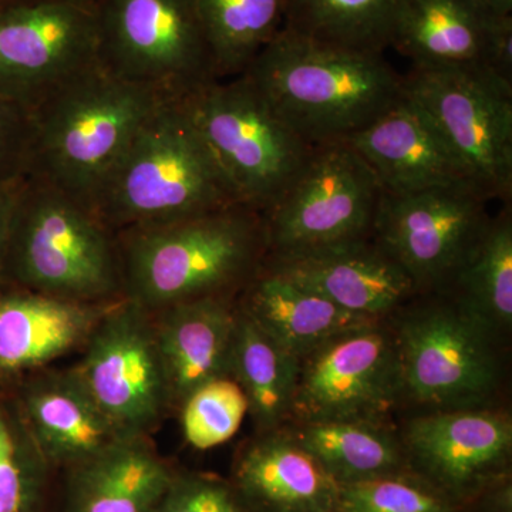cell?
Instances as JSON below:
<instances>
[{"label":"cell","mask_w":512,"mask_h":512,"mask_svg":"<svg viewBox=\"0 0 512 512\" xmlns=\"http://www.w3.org/2000/svg\"><path fill=\"white\" fill-rule=\"evenodd\" d=\"M309 146L346 141L406 96L384 53L315 42L281 29L244 73Z\"/></svg>","instance_id":"6da1fadb"},{"label":"cell","mask_w":512,"mask_h":512,"mask_svg":"<svg viewBox=\"0 0 512 512\" xmlns=\"http://www.w3.org/2000/svg\"><path fill=\"white\" fill-rule=\"evenodd\" d=\"M165 99L100 62L87 67L30 110L29 177L93 210L138 130Z\"/></svg>","instance_id":"7a4b0ae2"},{"label":"cell","mask_w":512,"mask_h":512,"mask_svg":"<svg viewBox=\"0 0 512 512\" xmlns=\"http://www.w3.org/2000/svg\"><path fill=\"white\" fill-rule=\"evenodd\" d=\"M116 237L124 299L148 313L221 296L248 282L266 258L264 214L244 205Z\"/></svg>","instance_id":"3957f363"},{"label":"cell","mask_w":512,"mask_h":512,"mask_svg":"<svg viewBox=\"0 0 512 512\" xmlns=\"http://www.w3.org/2000/svg\"><path fill=\"white\" fill-rule=\"evenodd\" d=\"M241 205L183 104L165 99L138 130L93 211L114 234Z\"/></svg>","instance_id":"277c9868"},{"label":"cell","mask_w":512,"mask_h":512,"mask_svg":"<svg viewBox=\"0 0 512 512\" xmlns=\"http://www.w3.org/2000/svg\"><path fill=\"white\" fill-rule=\"evenodd\" d=\"M6 282L69 301L123 295L119 244L96 212L42 181L20 187Z\"/></svg>","instance_id":"5b68a950"},{"label":"cell","mask_w":512,"mask_h":512,"mask_svg":"<svg viewBox=\"0 0 512 512\" xmlns=\"http://www.w3.org/2000/svg\"><path fill=\"white\" fill-rule=\"evenodd\" d=\"M178 100L244 207L271 210L311 156L313 147L245 74L212 80Z\"/></svg>","instance_id":"8992f818"},{"label":"cell","mask_w":512,"mask_h":512,"mask_svg":"<svg viewBox=\"0 0 512 512\" xmlns=\"http://www.w3.org/2000/svg\"><path fill=\"white\" fill-rule=\"evenodd\" d=\"M404 87L463 164L474 190L510 204L512 83L481 67H412Z\"/></svg>","instance_id":"52a82bcc"},{"label":"cell","mask_w":512,"mask_h":512,"mask_svg":"<svg viewBox=\"0 0 512 512\" xmlns=\"http://www.w3.org/2000/svg\"><path fill=\"white\" fill-rule=\"evenodd\" d=\"M99 62L181 99L217 80L195 0H96Z\"/></svg>","instance_id":"ba28073f"},{"label":"cell","mask_w":512,"mask_h":512,"mask_svg":"<svg viewBox=\"0 0 512 512\" xmlns=\"http://www.w3.org/2000/svg\"><path fill=\"white\" fill-rule=\"evenodd\" d=\"M380 185L348 141L320 144L264 214L266 256L301 254L372 237Z\"/></svg>","instance_id":"9c48e42d"},{"label":"cell","mask_w":512,"mask_h":512,"mask_svg":"<svg viewBox=\"0 0 512 512\" xmlns=\"http://www.w3.org/2000/svg\"><path fill=\"white\" fill-rule=\"evenodd\" d=\"M473 188L380 195L372 238L410 276L417 292L448 286L491 218Z\"/></svg>","instance_id":"30bf717a"},{"label":"cell","mask_w":512,"mask_h":512,"mask_svg":"<svg viewBox=\"0 0 512 512\" xmlns=\"http://www.w3.org/2000/svg\"><path fill=\"white\" fill-rule=\"evenodd\" d=\"M73 373L126 437H146L171 403L151 313L113 303L84 343Z\"/></svg>","instance_id":"8fae6325"},{"label":"cell","mask_w":512,"mask_h":512,"mask_svg":"<svg viewBox=\"0 0 512 512\" xmlns=\"http://www.w3.org/2000/svg\"><path fill=\"white\" fill-rule=\"evenodd\" d=\"M488 335L458 306H426L407 316L394 336L402 396L443 410L483 404L497 384Z\"/></svg>","instance_id":"7c38bea8"},{"label":"cell","mask_w":512,"mask_h":512,"mask_svg":"<svg viewBox=\"0 0 512 512\" xmlns=\"http://www.w3.org/2000/svg\"><path fill=\"white\" fill-rule=\"evenodd\" d=\"M99 62L96 0H43L0 13V96L29 111Z\"/></svg>","instance_id":"4fadbf2b"},{"label":"cell","mask_w":512,"mask_h":512,"mask_svg":"<svg viewBox=\"0 0 512 512\" xmlns=\"http://www.w3.org/2000/svg\"><path fill=\"white\" fill-rule=\"evenodd\" d=\"M400 396L394 336L377 320L301 359L292 414L301 423L379 421Z\"/></svg>","instance_id":"5bb4252c"},{"label":"cell","mask_w":512,"mask_h":512,"mask_svg":"<svg viewBox=\"0 0 512 512\" xmlns=\"http://www.w3.org/2000/svg\"><path fill=\"white\" fill-rule=\"evenodd\" d=\"M390 49L416 69L481 67L512 83V16L474 0H404Z\"/></svg>","instance_id":"9a60e30c"},{"label":"cell","mask_w":512,"mask_h":512,"mask_svg":"<svg viewBox=\"0 0 512 512\" xmlns=\"http://www.w3.org/2000/svg\"><path fill=\"white\" fill-rule=\"evenodd\" d=\"M414 466L447 493L480 487L507 464L512 423L503 413L453 409L410 421L404 433Z\"/></svg>","instance_id":"2e32d148"},{"label":"cell","mask_w":512,"mask_h":512,"mask_svg":"<svg viewBox=\"0 0 512 512\" xmlns=\"http://www.w3.org/2000/svg\"><path fill=\"white\" fill-rule=\"evenodd\" d=\"M262 265L369 319L383 318L417 292L402 266L372 237L301 254L266 256Z\"/></svg>","instance_id":"e0dca14e"},{"label":"cell","mask_w":512,"mask_h":512,"mask_svg":"<svg viewBox=\"0 0 512 512\" xmlns=\"http://www.w3.org/2000/svg\"><path fill=\"white\" fill-rule=\"evenodd\" d=\"M346 141L372 168L384 194L406 195L454 187L474 190L463 164L407 94Z\"/></svg>","instance_id":"ac0fdd59"},{"label":"cell","mask_w":512,"mask_h":512,"mask_svg":"<svg viewBox=\"0 0 512 512\" xmlns=\"http://www.w3.org/2000/svg\"><path fill=\"white\" fill-rule=\"evenodd\" d=\"M111 306L23 288L0 291V373L39 369L84 345Z\"/></svg>","instance_id":"d6986e66"},{"label":"cell","mask_w":512,"mask_h":512,"mask_svg":"<svg viewBox=\"0 0 512 512\" xmlns=\"http://www.w3.org/2000/svg\"><path fill=\"white\" fill-rule=\"evenodd\" d=\"M234 488L249 512H338L339 484L288 431H269L242 453Z\"/></svg>","instance_id":"ffe728a7"},{"label":"cell","mask_w":512,"mask_h":512,"mask_svg":"<svg viewBox=\"0 0 512 512\" xmlns=\"http://www.w3.org/2000/svg\"><path fill=\"white\" fill-rule=\"evenodd\" d=\"M154 335L171 403L201 384L229 376L237 313L221 296H205L158 311Z\"/></svg>","instance_id":"44dd1931"},{"label":"cell","mask_w":512,"mask_h":512,"mask_svg":"<svg viewBox=\"0 0 512 512\" xmlns=\"http://www.w3.org/2000/svg\"><path fill=\"white\" fill-rule=\"evenodd\" d=\"M23 421L50 467L77 466L130 439L104 416L73 370L30 384L23 396Z\"/></svg>","instance_id":"7402d4cb"},{"label":"cell","mask_w":512,"mask_h":512,"mask_svg":"<svg viewBox=\"0 0 512 512\" xmlns=\"http://www.w3.org/2000/svg\"><path fill=\"white\" fill-rule=\"evenodd\" d=\"M174 476L146 437L123 439L69 468L64 512H154Z\"/></svg>","instance_id":"603a6c76"},{"label":"cell","mask_w":512,"mask_h":512,"mask_svg":"<svg viewBox=\"0 0 512 512\" xmlns=\"http://www.w3.org/2000/svg\"><path fill=\"white\" fill-rule=\"evenodd\" d=\"M248 284L242 311L299 360L343 333L377 322L339 308L264 265Z\"/></svg>","instance_id":"cb8c5ba5"},{"label":"cell","mask_w":512,"mask_h":512,"mask_svg":"<svg viewBox=\"0 0 512 512\" xmlns=\"http://www.w3.org/2000/svg\"><path fill=\"white\" fill-rule=\"evenodd\" d=\"M301 360L259 328L247 313H237L229 376L248 400V413L265 433L292 416Z\"/></svg>","instance_id":"d4e9b609"},{"label":"cell","mask_w":512,"mask_h":512,"mask_svg":"<svg viewBox=\"0 0 512 512\" xmlns=\"http://www.w3.org/2000/svg\"><path fill=\"white\" fill-rule=\"evenodd\" d=\"M336 483L399 474L403 448L379 421H318L288 431Z\"/></svg>","instance_id":"484cf974"},{"label":"cell","mask_w":512,"mask_h":512,"mask_svg":"<svg viewBox=\"0 0 512 512\" xmlns=\"http://www.w3.org/2000/svg\"><path fill=\"white\" fill-rule=\"evenodd\" d=\"M404 0H285L284 26L325 45L384 53Z\"/></svg>","instance_id":"4316f807"},{"label":"cell","mask_w":512,"mask_h":512,"mask_svg":"<svg viewBox=\"0 0 512 512\" xmlns=\"http://www.w3.org/2000/svg\"><path fill=\"white\" fill-rule=\"evenodd\" d=\"M457 306L485 332L512 323V220L510 207L491 218L477 247L454 276Z\"/></svg>","instance_id":"83f0119b"},{"label":"cell","mask_w":512,"mask_h":512,"mask_svg":"<svg viewBox=\"0 0 512 512\" xmlns=\"http://www.w3.org/2000/svg\"><path fill=\"white\" fill-rule=\"evenodd\" d=\"M217 79L239 76L284 26L285 0H195Z\"/></svg>","instance_id":"f1b7e54d"},{"label":"cell","mask_w":512,"mask_h":512,"mask_svg":"<svg viewBox=\"0 0 512 512\" xmlns=\"http://www.w3.org/2000/svg\"><path fill=\"white\" fill-rule=\"evenodd\" d=\"M49 463L25 421L0 426V512H40Z\"/></svg>","instance_id":"f546056e"},{"label":"cell","mask_w":512,"mask_h":512,"mask_svg":"<svg viewBox=\"0 0 512 512\" xmlns=\"http://www.w3.org/2000/svg\"><path fill=\"white\" fill-rule=\"evenodd\" d=\"M180 406L185 440L197 450L227 443L248 413L247 397L231 376L201 384Z\"/></svg>","instance_id":"4dcf8cb0"},{"label":"cell","mask_w":512,"mask_h":512,"mask_svg":"<svg viewBox=\"0 0 512 512\" xmlns=\"http://www.w3.org/2000/svg\"><path fill=\"white\" fill-rule=\"evenodd\" d=\"M338 512H447L436 491L392 474L339 485Z\"/></svg>","instance_id":"1f68e13d"},{"label":"cell","mask_w":512,"mask_h":512,"mask_svg":"<svg viewBox=\"0 0 512 512\" xmlns=\"http://www.w3.org/2000/svg\"><path fill=\"white\" fill-rule=\"evenodd\" d=\"M154 512H249L234 485L201 474H175Z\"/></svg>","instance_id":"d6a6232c"},{"label":"cell","mask_w":512,"mask_h":512,"mask_svg":"<svg viewBox=\"0 0 512 512\" xmlns=\"http://www.w3.org/2000/svg\"><path fill=\"white\" fill-rule=\"evenodd\" d=\"M30 151V111L0 96V185L15 183L29 174Z\"/></svg>","instance_id":"836d02e7"},{"label":"cell","mask_w":512,"mask_h":512,"mask_svg":"<svg viewBox=\"0 0 512 512\" xmlns=\"http://www.w3.org/2000/svg\"><path fill=\"white\" fill-rule=\"evenodd\" d=\"M25 178L15 183L0 185V288L6 284V262H8L13 220H15L20 187Z\"/></svg>","instance_id":"e575fe53"},{"label":"cell","mask_w":512,"mask_h":512,"mask_svg":"<svg viewBox=\"0 0 512 512\" xmlns=\"http://www.w3.org/2000/svg\"><path fill=\"white\" fill-rule=\"evenodd\" d=\"M488 12L497 16H512V0H474Z\"/></svg>","instance_id":"d590c367"},{"label":"cell","mask_w":512,"mask_h":512,"mask_svg":"<svg viewBox=\"0 0 512 512\" xmlns=\"http://www.w3.org/2000/svg\"><path fill=\"white\" fill-rule=\"evenodd\" d=\"M43 2V0H0V13L6 10L19 8V6L30 5V3Z\"/></svg>","instance_id":"8d00e7d4"},{"label":"cell","mask_w":512,"mask_h":512,"mask_svg":"<svg viewBox=\"0 0 512 512\" xmlns=\"http://www.w3.org/2000/svg\"><path fill=\"white\" fill-rule=\"evenodd\" d=\"M3 419H5V417H3V416H2V413H0V426H2Z\"/></svg>","instance_id":"74e56055"}]
</instances>
